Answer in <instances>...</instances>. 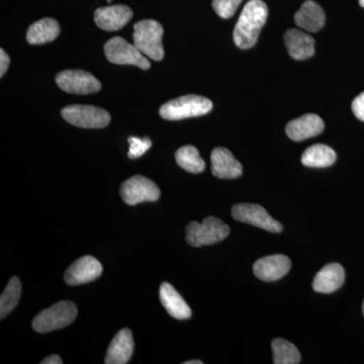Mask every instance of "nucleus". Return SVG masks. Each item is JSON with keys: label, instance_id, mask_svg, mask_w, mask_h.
<instances>
[{"label": "nucleus", "instance_id": "nucleus-3", "mask_svg": "<svg viewBox=\"0 0 364 364\" xmlns=\"http://www.w3.org/2000/svg\"><path fill=\"white\" fill-rule=\"evenodd\" d=\"M162 37L163 26L156 21H141L134 26V45L154 61H161L164 57Z\"/></svg>", "mask_w": 364, "mask_h": 364}, {"label": "nucleus", "instance_id": "nucleus-17", "mask_svg": "<svg viewBox=\"0 0 364 364\" xmlns=\"http://www.w3.org/2000/svg\"><path fill=\"white\" fill-rule=\"evenodd\" d=\"M134 352V338L131 330L122 329L114 337L109 349L105 363L126 364L130 360Z\"/></svg>", "mask_w": 364, "mask_h": 364}, {"label": "nucleus", "instance_id": "nucleus-31", "mask_svg": "<svg viewBox=\"0 0 364 364\" xmlns=\"http://www.w3.org/2000/svg\"><path fill=\"white\" fill-rule=\"evenodd\" d=\"M184 364H203V363L200 360H189V361H186V363H184Z\"/></svg>", "mask_w": 364, "mask_h": 364}, {"label": "nucleus", "instance_id": "nucleus-24", "mask_svg": "<svg viewBox=\"0 0 364 364\" xmlns=\"http://www.w3.org/2000/svg\"><path fill=\"white\" fill-rule=\"evenodd\" d=\"M273 363L298 364L301 363V354L296 346L284 339H274L272 343Z\"/></svg>", "mask_w": 364, "mask_h": 364}, {"label": "nucleus", "instance_id": "nucleus-18", "mask_svg": "<svg viewBox=\"0 0 364 364\" xmlns=\"http://www.w3.org/2000/svg\"><path fill=\"white\" fill-rule=\"evenodd\" d=\"M287 52L294 60H306L315 54V40L310 35L299 30L287 31L284 35Z\"/></svg>", "mask_w": 364, "mask_h": 364}, {"label": "nucleus", "instance_id": "nucleus-12", "mask_svg": "<svg viewBox=\"0 0 364 364\" xmlns=\"http://www.w3.org/2000/svg\"><path fill=\"white\" fill-rule=\"evenodd\" d=\"M291 259L282 254L267 256L254 263L253 272L263 282H275L286 277L291 269Z\"/></svg>", "mask_w": 364, "mask_h": 364}, {"label": "nucleus", "instance_id": "nucleus-22", "mask_svg": "<svg viewBox=\"0 0 364 364\" xmlns=\"http://www.w3.org/2000/svg\"><path fill=\"white\" fill-rule=\"evenodd\" d=\"M335 161H336L335 151L323 144L311 146L301 156V163L305 166L315 167V168L331 166Z\"/></svg>", "mask_w": 364, "mask_h": 364}, {"label": "nucleus", "instance_id": "nucleus-10", "mask_svg": "<svg viewBox=\"0 0 364 364\" xmlns=\"http://www.w3.org/2000/svg\"><path fill=\"white\" fill-rule=\"evenodd\" d=\"M56 83L62 90L73 95H90L102 88V83L92 74L83 70L60 72Z\"/></svg>", "mask_w": 364, "mask_h": 364}, {"label": "nucleus", "instance_id": "nucleus-29", "mask_svg": "<svg viewBox=\"0 0 364 364\" xmlns=\"http://www.w3.org/2000/svg\"><path fill=\"white\" fill-rule=\"evenodd\" d=\"M9 63H11V59H9V55L4 49L0 50V76H4L9 69Z\"/></svg>", "mask_w": 364, "mask_h": 364}, {"label": "nucleus", "instance_id": "nucleus-2", "mask_svg": "<svg viewBox=\"0 0 364 364\" xmlns=\"http://www.w3.org/2000/svg\"><path fill=\"white\" fill-rule=\"evenodd\" d=\"M213 102L207 97L200 95H184V97L170 100L160 107L159 114L163 119L168 121H179L203 116L212 111Z\"/></svg>", "mask_w": 364, "mask_h": 364}, {"label": "nucleus", "instance_id": "nucleus-9", "mask_svg": "<svg viewBox=\"0 0 364 364\" xmlns=\"http://www.w3.org/2000/svg\"><path fill=\"white\" fill-rule=\"evenodd\" d=\"M121 196L127 205H136L144 202H156L160 198V189L147 177L135 176L122 184Z\"/></svg>", "mask_w": 364, "mask_h": 364}, {"label": "nucleus", "instance_id": "nucleus-19", "mask_svg": "<svg viewBox=\"0 0 364 364\" xmlns=\"http://www.w3.org/2000/svg\"><path fill=\"white\" fill-rule=\"evenodd\" d=\"M326 16L322 7L313 0H306L294 14V23L308 32H318L325 25Z\"/></svg>", "mask_w": 364, "mask_h": 364}, {"label": "nucleus", "instance_id": "nucleus-33", "mask_svg": "<svg viewBox=\"0 0 364 364\" xmlns=\"http://www.w3.org/2000/svg\"><path fill=\"white\" fill-rule=\"evenodd\" d=\"M363 316H364V301H363Z\"/></svg>", "mask_w": 364, "mask_h": 364}, {"label": "nucleus", "instance_id": "nucleus-14", "mask_svg": "<svg viewBox=\"0 0 364 364\" xmlns=\"http://www.w3.org/2000/svg\"><path fill=\"white\" fill-rule=\"evenodd\" d=\"M324 130V122L315 114H308L298 117L287 124V135L296 142L320 135Z\"/></svg>", "mask_w": 364, "mask_h": 364}, {"label": "nucleus", "instance_id": "nucleus-26", "mask_svg": "<svg viewBox=\"0 0 364 364\" xmlns=\"http://www.w3.org/2000/svg\"><path fill=\"white\" fill-rule=\"evenodd\" d=\"M242 0H213L215 13L222 18L233 16L240 6Z\"/></svg>", "mask_w": 364, "mask_h": 364}, {"label": "nucleus", "instance_id": "nucleus-15", "mask_svg": "<svg viewBox=\"0 0 364 364\" xmlns=\"http://www.w3.org/2000/svg\"><path fill=\"white\" fill-rule=\"evenodd\" d=\"M210 161L213 174L218 178L234 179L241 176L243 172L241 163L235 159L234 155L226 148L213 150Z\"/></svg>", "mask_w": 364, "mask_h": 364}, {"label": "nucleus", "instance_id": "nucleus-25", "mask_svg": "<svg viewBox=\"0 0 364 364\" xmlns=\"http://www.w3.org/2000/svg\"><path fill=\"white\" fill-rule=\"evenodd\" d=\"M21 294V284L18 277H14L0 296V318H4L9 314L13 312L20 301Z\"/></svg>", "mask_w": 364, "mask_h": 364}, {"label": "nucleus", "instance_id": "nucleus-4", "mask_svg": "<svg viewBox=\"0 0 364 364\" xmlns=\"http://www.w3.org/2000/svg\"><path fill=\"white\" fill-rule=\"evenodd\" d=\"M230 228L221 220L208 217L203 223L191 222L186 227V241L193 247L213 245L226 239Z\"/></svg>", "mask_w": 364, "mask_h": 364}, {"label": "nucleus", "instance_id": "nucleus-30", "mask_svg": "<svg viewBox=\"0 0 364 364\" xmlns=\"http://www.w3.org/2000/svg\"><path fill=\"white\" fill-rule=\"evenodd\" d=\"M42 364H62L63 363V360H62L60 356L56 355V354H53V355L48 356L41 363Z\"/></svg>", "mask_w": 364, "mask_h": 364}, {"label": "nucleus", "instance_id": "nucleus-32", "mask_svg": "<svg viewBox=\"0 0 364 364\" xmlns=\"http://www.w3.org/2000/svg\"><path fill=\"white\" fill-rule=\"evenodd\" d=\"M359 4H360L361 6L364 7V0H359Z\"/></svg>", "mask_w": 364, "mask_h": 364}, {"label": "nucleus", "instance_id": "nucleus-8", "mask_svg": "<svg viewBox=\"0 0 364 364\" xmlns=\"http://www.w3.org/2000/svg\"><path fill=\"white\" fill-rule=\"evenodd\" d=\"M232 215L236 221L246 223L272 233H280L284 227L268 214L267 210L254 203H238L232 208Z\"/></svg>", "mask_w": 364, "mask_h": 364}, {"label": "nucleus", "instance_id": "nucleus-5", "mask_svg": "<svg viewBox=\"0 0 364 364\" xmlns=\"http://www.w3.org/2000/svg\"><path fill=\"white\" fill-rule=\"evenodd\" d=\"M77 317V306L72 301H63L46 309L33 318V328L38 333H49L63 329Z\"/></svg>", "mask_w": 364, "mask_h": 364}, {"label": "nucleus", "instance_id": "nucleus-27", "mask_svg": "<svg viewBox=\"0 0 364 364\" xmlns=\"http://www.w3.org/2000/svg\"><path fill=\"white\" fill-rule=\"evenodd\" d=\"M129 143H130V150H129L128 156L131 159L142 156L152 146L149 138L140 139L136 136H130Z\"/></svg>", "mask_w": 364, "mask_h": 364}, {"label": "nucleus", "instance_id": "nucleus-23", "mask_svg": "<svg viewBox=\"0 0 364 364\" xmlns=\"http://www.w3.org/2000/svg\"><path fill=\"white\" fill-rule=\"evenodd\" d=\"M177 164L191 173H200L205 168V163L198 149L193 146H183L176 153Z\"/></svg>", "mask_w": 364, "mask_h": 364}, {"label": "nucleus", "instance_id": "nucleus-6", "mask_svg": "<svg viewBox=\"0 0 364 364\" xmlns=\"http://www.w3.org/2000/svg\"><path fill=\"white\" fill-rule=\"evenodd\" d=\"M107 59L117 65H135L143 70H148L151 64L135 45H131L121 37H114L105 45Z\"/></svg>", "mask_w": 364, "mask_h": 364}, {"label": "nucleus", "instance_id": "nucleus-21", "mask_svg": "<svg viewBox=\"0 0 364 364\" xmlns=\"http://www.w3.org/2000/svg\"><path fill=\"white\" fill-rule=\"evenodd\" d=\"M59 33L58 21L51 18H42L28 28L26 41L31 45H43L56 39Z\"/></svg>", "mask_w": 364, "mask_h": 364}, {"label": "nucleus", "instance_id": "nucleus-7", "mask_svg": "<svg viewBox=\"0 0 364 364\" xmlns=\"http://www.w3.org/2000/svg\"><path fill=\"white\" fill-rule=\"evenodd\" d=\"M61 114L66 122L78 128L102 129L111 122L109 112L92 105H68Z\"/></svg>", "mask_w": 364, "mask_h": 364}, {"label": "nucleus", "instance_id": "nucleus-1", "mask_svg": "<svg viewBox=\"0 0 364 364\" xmlns=\"http://www.w3.org/2000/svg\"><path fill=\"white\" fill-rule=\"evenodd\" d=\"M268 16L267 4L262 0H250L244 6L234 30V42L240 49H250L258 37Z\"/></svg>", "mask_w": 364, "mask_h": 364}, {"label": "nucleus", "instance_id": "nucleus-11", "mask_svg": "<svg viewBox=\"0 0 364 364\" xmlns=\"http://www.w3.org/2000/svg\"><path fill=\"white\" fill-rule=\"evenodd\" d=\"M102 265L92 256H83L76 260L65 273V282L69 286L75 287L95 282L102 275Z\"/></svg>", "mask_w": 364, "mask_h": 364}, {"label": "nucleus", "instance_id": "nucleus-20", "mask_svg": "<svg viewBox=\"0 0 364 364\" xmlns=\"http://www.w3.org/2000/svg\"><path fill=\"white\" fill-rule=\"evenodd\" d=\"M160 301L171 317L177 320H186L191 317V308L168 282H164L160 287Z\"/></svg>", "mask_w": 364, "mask_h": 364}, {"label": "nucleus", "instance_id": "nucleus-28", "mask_svg": "<svg viewBox=\"0 0 364 364\" xmlns=\"http://www.w3.org/2000/svg\"><path fill=\"white\" fill-rule=\"evenodd\" d=\"M352 112L358 119L364 122V92L355 97L352 102Z\"/></svg>", "mask_w": 364, "mask_h": 364}, {"label": "nucleus", "instance_id": "nucleus-13", "mask_svg": "<svg viewBox=\"0 0 364 364\" xmlns=\"http://www.w3.org/2000/svg\"><path fill=\"white\" fill-rule=\"evenodd\" d=\"M133 18V11L126 6L100 7L95 13V21L98 28L109 32L121 30Z\"/></svg>", "mask_w": 364, "mask_h": 364}, {"label": "nucleus", "instance_id": "nucleus-16", "mask_svg": "<svg viewBox=\"0 0 364 364\" xmlns=\"http://www.w3.org/2000/svg\"><path fill=\"white\" fill-rule=\"evenodd\" d=\"M344 268L339 263H329L316 274L313 282L314 291L321 294H331L343 286Z\"/></svg>", "mask_w": 364, "mask_h": 364}]
</instances>
